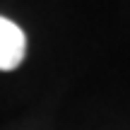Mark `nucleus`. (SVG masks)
Masks as SVG:
<instances>
[{
  "label": "nucleus",
  "mask_w": 130,
  "mask_h": 130,
  "mask_svg": "<svg viewBox=\"0 0 130 130\" xmlns=\"http://www.w3.org/2000/svg\"><path fill=\"white\" fill-rule=\"evenodd\" d=\"M27 36L7 17H0V70H14L24 60Z\"/></svg>",
  "instance_id": "f257e3e1"
}]
</instances>
